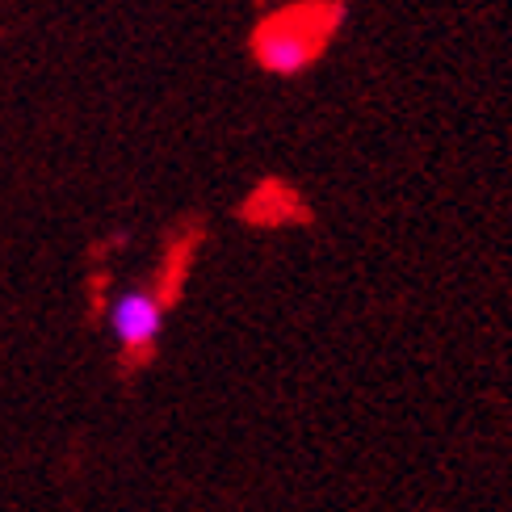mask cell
I'll return each mask as SVG.
<instances>
[{
    "label": "cell",
    "mask_w": 512,
    "mask_h": 512,
    "mask_svg": "<svg viewBox=\"0 0 512 512\" xmlns=\"http://www.w3.org/2000/svg\"><path fill=\"white\" fill-rule=\"evenodd\" d=\"M340 26H345L340 0H298L290 9L269 13L252 30V59L273 76H298L328 51Z\"/></svg>",
    "instance_id": "6da1fadb"
},
{
    "label": "cell",
    "mask_w": 512,
    "mask_h": 512,
    "mask_svg": "<svg viewBox=\"0 0 512 512\" xmlns=\"http://www.w3.org/2000/svg\"><path fill=\"white\" fill-rule=\"evenodd\" d=\"M110 332H114L122 353H131V357L152 353L160 332H164V303L152 290H126V294H118L114 307H110Z\"/></svg>",
    "instance_id": "7a4b0ae2"
}]
</instances>
